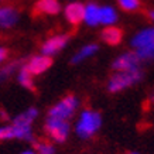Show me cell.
<instances>
[{"instance_id": "4", "label": "cell", "mask_w": 154, "mask_h": 154, "mask_svg": "<svg viewBox=\"0 0 154 154\" xmlns=\"http://www.w3.org/2000/svg\"><path fill=\"white\" fill-rule=\"evenodd\" d=\"M45 134L50 137V140L55 143H65L71 133V123L66 120H60L54 117H47L44 123Z\"/></svg>"}, {"instance_id": "10", "label": "cell", "mask_w": 154, "mask_h": 154, "mask_svg": "<svg viewBox=\"0 0 154 154\" xmlns=\"http://www.w3.org/2000/svg\"><path fill=\"white\" fill-rule=\"evenodd\" d=\"M84 7L85 5H82L81 2H69L64 9V16L65 20L71 26H79L84 20Z\"/></svg>"}, {"instance_id": "21", "label": "cell", "mask_w": 154, "mask_h": 154, "mask_svg": "<svg viewBox=\"0 0 154 154\" xmlns=\"http://www.w3.org/2000/svg\"><path fill=\"white\" fill-rule=\"evenodd\" d=\"M7 58H9V50L0 45V66H2V64H5Z\"/></svg>"}, {"instance_id": "23", "label": "cell", "mask_w": 154, "mask_h": 154, "mask_svg": "<svg viewBox=\"0 0 154 154\" xmlns=\"http://www.w3.org/2000/svg\"><path fill=\"white\" fill-rule=\"evenodd\" d=\"M147 16H149V19H150V20H151V21H153V23H154V9L149 10V11H147Z\"/></svg>"}, {"instance_id": "17", "label": "cell", "mask_w": 154, "mask_h": 154, "mask_svg": "<svg viewBox=\"0 0 154 154\" xmlns=\"http://www.w3.org/2000/svg\"><path fill=\"white\" fill-rule=\"evenodd\" d=\"M21 62H23L21 60H16V61H11L9 64H5V65L0 66V85L5 84L16 71L20 69V66L23 65Z\"/></svg>"}, {"instance_id": "9", "label": "cell", "mask_w": 154, "mask_h": 154, "mask_svg": "<svg viewBox=\"0 0 154 154\" xmlns=\"http://www.w3.org/2000/svg\"><path fill=\"white\" fill-rule=\"evenodd\" d=\"M20 20V11L14 6H0V28L9 30L17 26Z\"/></svg>"}, {"instance_id": "8", "label": "cell", "mask_w": 154, "mask_h": 154, "mask_svg": "<svg viewBox=\"0 0 154 154\" xmlns=\"http://www.w3.org/2000/svg\"><path fill=\"white\" fill-rule=\"evenodd\" d=\"M153 42H154V26H150V27H144L139 30L130 38V47L133 48V51H139V50H143V48L151 45Z\"/></svg>"}, {"instance_id": "13", "label": "cell", "mask_w": 154, "mask_h": 154, "mask_svg": "<svg viewBox=\"0 0 154 154\" xmlns=\"http://www.w3.org/2000/svg\"><path fill=\"white\" fill-rule=\"evenodd\" d=\"M100 38L105 44L115 47V45H119L123 41V31L117 26H109V27L103 28V31L100 33Z\"/></svg>"}, {"instance_id": "1", "label": "cell", "mask_w": 154, "mask_h": 154, "mask_svg": "<svg viewBox=\"0 0 154 154\" xmlns=\"http://www.w3.org/2000/svg\"><path fill=\"white\" fill-rule=\"evenodd\" d=\"M100 126H102V115L98 110L85 109L81 112L75 123V133L79 139L88 140L98 133Z\"/></svg>"}, {"instance_id": "15", "label": "cell", "mask_w": 154, "mask_h": 154, "mask_svg": "<svg viewBox=\"0 0 154 154\" xmlns=\"http://www.w3.org/2000/svg\"><path fill=\"white\" fill-rule=\"evenodd\" d=\"M119 20V14L112 6H100V24L105 27L115 26Z\"/></svg>"}, {"instance_id": "22", "label": "cell", "mask_w": 154, "mask_h": 154, "mask_svg": "<svg viewBox=\"0 0 154 154\" xmlns=\"http://www.w3.org/2000/svg\"><path fill=\"white\" fill-rule=\"evenodd\" d=\"M20 154H37V153H35V150H33V149H27V150H23Z\"/></svg>"}, {"instance_id": "6", "label": "cell", "mask_w": 154, "mask_h": 154, "mask_svg": "<svg viewBox=\"0 0 154 154\" xmlns=\"http://www.w3.org/2000/svg\"><path fill=\"white\" fill-rule=\"evenodd\" d=\"M141 68V61L134 51L123 52L117 55L112 62V69L115 72H129V71H136Z\"/></svg>"}, {"instance_id": "19", "label": "cell", "mask_w": 154, "mask_h": 154, "mask_svg": "<svg viewBox=\"0 0 154 154\" xmlns=\"http://www.w3.org/2000/svg\"><path fill=\"white\" fill-rule=\"evenodd\" d=\"M35 153L37 154H55V146L50 141H37L35 143Z\"/></svg>"}, {"instance_id": "18", "label": "cell", "mask_w": 154, "mask_h": 154, "mask_svg": "<svg viewBox=\"0 0 154 154\" xmlns=\"http://www.w3.org/2000/svg\"><path fill=\"white\" fill-rule=\"evenodd\" d=\"M139 57V60L143 62H150V61H154V42L149 47L143 48V50H139V51H134Z\"/></svg>"}, {"instance_id": "7", "label": "cell", "mask_w": 154, "mask_h": 154, "mask_svg": "<svg viewBox=\"0 0 154 154\" xmlns=\"http://www.w3.org/2000/svg\"><path fill=\"white\" fill-rule=\"evenodd\" d=\"M52 62H54L52 58L42 55V54H38V55H33L27 62H24L23 66L27 69V72L30 75L37 76V75H41L44 72H47L52 66Z\"/></svg>"}, {"instance_id": "20", "label": "cell", "mask_w": 154, "mask_h": 154, "mask_svg": "<svg viewBox=\"0 0 154 154\" xmlns=\"http://www.w3.org/2000/svg\"><path fill=\"white\" fill-rule=\"evenodd\" d=\"M117 5L125 11H136L140 9V0H117Z\"/></svg>"}, {"instance_id": "25", "label": "cell", "mask_w": 154, "mask_h": 154, "mask_svg": "<svg viewBox=\"0 0 154 154\" xmlns=\"http://www.w3.org/2000/svg\"><path fill=\"white\" fill-rule=\"evenodd\" d=\"M127 154H140L139 151H130V153H127Z\"/></svg>"}, {"instance_id": "16", "label": "cell", "mask_w": 154, "mask_h": 154, "mask_svg": "<svg viewBox=\"0 0 154 154\" xmlns=\"http://www.w3.org/2000/svg\"><path fill=\"white\" fill-rule=\"evenodd\" d=\"M17 82L20 84V86H21V88L27 89V91H31V92H34V91H35L34 76L28 74L27 69H26L23 65L20 66V69L17 71Z\"/></svg>"}, {"instance_id": "3", "label": "cell", "mask_w": 154, "mask_h": 154, "mask_svg": "<svg viewBox=\"0 0 154 154\" xmlns=\"http://www.w3.org/2000/svg\"><path fill=\"white\" fill-rule=\"evenodd\" d=\"M79 99L75 95H66L64 98L58 100L55 105H52L51 109L48 110V117L60 119V120L69 122L75 116V113L79 107Z\"/></svg>"}, {"instance_id": "5", "label": "cell", "mask_w": 154, "mask_h": 154, "mask_svg": "<svg viewBox=\"0 0 154 154\" xmlns=\"http://www.w3.org/2000/svg\"><path fill=\"white\" fill-rule=\"evenodd\" d=\"M71 40V35L66 33H58L54 34L51 37H48L45 41L41 44L40 47V52L42 55L50 57L52 58L54 55H57L58 52H61L64 48L68 45V42Z\"/></svg>"}, {"instance_id": "2", "label": "cell", "mask_w": 154, "mask_h": 154, "mask_svg": "<svg viewBox=\"0 0 154 154\" xmlns=\"http://www.w3.org/2000/svg\"><path fill=\"white\" fill-rule=\"evenodd\" d=\"M143 76H144L143 68L129 71V72H113L110 78L107 79L106 88L110 94H119V92H123V91L134 86L136 84H139L143 79Z\"/></svg>"}, {"instance_id": "12", "label": "cell", "mask_w": 154, "mask_h": 154, "mask_svg": "<svg viewBox=\"0 0 154 154\" xmlns=\"http://www.w3.org/2000/svg\"><path fill=\"white\" fill-rule=\"evenodd\" d=\"M88 27H98L100 24V6L96 5L95 2H89L84 7V20Z\"/></svg>"}, {"instance_id": "26", "label": "cell", "mask_w": 154, "mask_h": 154, "mask_svg": "<svg viewBox=\"0 0 154 154\" xmlns=\"http://www.w3.org/2000/svg\"><path fill=\"white\" fill-rule=\"evenodd\" d=\"M68 2H74V0H68Z\"/></svg>"}, {"instance_id": "24", "label": "cell", "mask_w": 154, "mask_h": 154, "mask_svg": "<svg viewBox=\"0 0 154 154\" xmlns=\"http://www.w3.org/2000/svg\"><path fill=\"white\" fill-rule=\"evenodd\" d=\"M150 100H151V102H154V92H151V95H150Z\"/></svg>"}, {"instance_id": "14", "label": "cell", "mask_w": 154, "mask_h": 154, "mask_svg": "<svg viewBox=\"0 0 154 154\" xmlns=\"http://www.w3.org/2000/svg\"><path fill=\"white\" fill-rule=\"evenodd\" d=\"M99 51V45L98 44H86L84 47H81L78 51L75 52L74 55L71 57V64H74V65H78V64H82L84 61L89 60V58H92L94 55H96Z\"/></svg>"}, {"instance_id": "27", "label": "cell", "mask_w": 154, "mask_h": 154, "mask_svg": "<svg viewBox=\"0 0 154 154\" xmlns=\"http://www.w3.org/2000/svg\"><path fill=\"white\" fill-rule=\"evenodd\" d=\"M0 2H5V0H0Z\"/></svg>"}, {"instance_id": "11", "label": "cell", "mask_w": 154, "mask_h": 154, "mask_svg": "<svg viewBox=\"0 0 154 154\" xmlns=\"http://www.w3.org/2000/svg\"><path fill=\"white\" fill-rule=\"evenodd\" d=\"M35 16H57L61 11L60 0H37L34 5Z\"/></svg>"}]
</instances>
